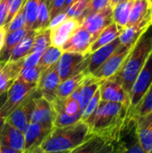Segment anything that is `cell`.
<instances>
[{
  "mask_svg": "<svg viewBox=\"0 0 152 153\" xmlns=\"http://www.w3.org/2000/svg\"><path fill=\"white\" fill-rule=\"evenodd\" d=\"M123 29L118 27L115 22H111L108 26H107L96 38V39L91 43L88 54H91L92 52L96 51L97 49L100 48L101 47H104L116 39L119 38Z\"/></svg>",
  "mask_w": 152,
  "mask_h": 153,
  "instance_id": "7402d4cb",
  "label": "cell"
},
{
  "mask_svg": "<svg viewBox=\"0 0 152 153\" xmlns=\"http://www.w3.org/2000/svg\"><path fill=\"white\" fill-rule=\"evenodd\" d=\"M41 55L42 54L38 52H32L27 55L24 58H22V68H30L38 65Z\"/></svg>",
  "mask_w": 152,
  "mask_h": 153,
  "instance_id": "60d3db41",
  "label": "cell"
},
{
  "mask_svg": "<svg viewBox=\"0 0 152 153\" xmlns=\"http://www.w3.org/2000/svg\"><path fill=\"white\" fill-rule=\"evenodd\" d=\"M102 81H99L94 78L91 74H88L83 82L79 86V95H78V101L81 106L82 112L95 94V92L99 90L100 83Z\"/></svg>",
  "mask_w": 152,
  "mask_h": 153,
  "instance_id": "603a6c76",
  "label": "cell"
},
{
  "mask_svg": "<svg viewBox=\"0 0 152 153\" xmlns=\"http://www.w3.org/2000/svg\"><path fill=\"white\" fill-rule=\"evenodd\" d=\"M112 13L113 8L111 6H108L101 11L89 13L81 20V26L90 32L93 41L99 33L113 22Z\"/></svg>",
  "mask_w": 152,
  "mask_h": 153,
  "instance_id": "9c48e42d",
  "label": "cell"
},
{
  "mask_svg": "<svg viewBox=\"0 0 152 153\" xmlns=\"http://www.w3.org/2000/svg\"><path fill=\"white\" fill-rule=\"evenodd\" d=\"M37 91V84H30L17 78L6 91V99L1 113L6 118L16 108L27 100Z\"/></svg>",
  "mask_w": 152,
  "mask_h": 153,
  "instance_id": "5b68a950",
  "label": "cell"
},
{
  "mask_svg": "<svg viewBox=\"0 0 152 153\" xmlns=\"http://www.w3.org/2000/svg\"><path fill=\"white\" fill-rule=\"evenodd\" d=\"M90 136L89 126L81 120L68 126L53 128L39 148L45 152H67L80 146Z\"/></svg>",
  "mask_w": 152,
  "mask_h": 153,
  "instance_id": "3957f363",
  "label": "cell"
},
{
  "mask_svg": "<svg viewBox=\"0 0 152 153\" xmlns=\"http://www.w3.org/2000/svg\"><path fill=\"white\" fill-rule=\"evenodd\" d=\"M150 13H151V22H152V2L151 3V7H150Z\"/></svg>",
  "mask_w": 152,
  "mask_h": 153,
  "instance_id": "816d5d0a",
  "label": "cell"
},
{
  "mask_svg": "<svg viewBox=\"0 0 152 153\" xmlns=\"http://www.w3.org/2000/svg\"><path fill=\"white\" fill-rule=\"evenodd\" d=\"M110 1V6L112 7V8H114L118 3H120V2H122V1H124V0H109Z\"/></svg>",
  "mask_w": 152,
  "mask_h": 153,
  "instance_id": "681fc988",
  "label": "cell"
},
{
  "mask_svg": "<svg viewBox=\"0 0 152 153\" xmlns=\"http://www.w3.org/2000/svg\"><path fill=\"white\" fill-rule=\"evenodd\" d=\"M141 146L145 153H152V111L133 120Z\"/></svg>",
  "mask_w": 152,
  "mask_h": 153,
  "instance_id": "2e32d148",
  "label": "cell"
},
{
  "mask_svg": "<svg viewBox=\"0 0 152 153\" xmlns=\"http://www.w3.org/2000/svg\"><path fill=\"white\" fill-rule=\"evenodd\" d=\"M99 89L101 101L121 103L128 109L129 95L117 81L113 78L104 80L100 83Z\"/></svg>",
  "mask_w": 152,
  "mask_h": 153,
  "instance_id": "8fae6325",
  "label": "cell"
},
{
  "mask_svg": "<svg viewBox=\"0 0 152 153\" xmlns=\"http://www.w3.org/2000/svg\"><path fill=\"white\" fill-rule=\"evenodd\" d=\"M87 74L85 72L80 73L64 82H62L56 92V99L64 100H65L67 97H69L85 80V78L87 77Z\"/></svg>",
  "mask_w": 152,
  "mask_h": 153,
  "instance_id": "484cf974",
  "label": "cell"
},
{
  "mask_svg": "<svg viewBox=\"0 0 152 153\" xmlns=\"http://www.w3.org/2000/svg\"><path fill=\"white\" fill-rule=\"evenodd\" d=\"M67 18H68V16H67V13H66V12L65 10L62 11V12H60L52 20H50V22L48 23V26H47V29L51 30V29L56 27L57 25H59L60 23H62Z\"/></svg>",
  "mask_w": 152,
  "mask_h": 153,
  "instance_id": "7bdbcfd3",
  "label": "cell"
},
{
  "mask_svg": "<svg viewBox=\"0 0 152 153\" xmlns=\"http://www.w3.org/2000/svg\"><path fill=\"white\" fill-rule=\"evenodd\" d=\"M151 23V13H150L149 15H147L143 20L137 22L136 24L125 27L122 30L118 38L120 44L125 47H133V45L135 43L138 38L142 35V33Z\"/></svg>",
  "mask_w": 152,
  "mask_h": 153,
  "instance_id": "44dd1931",
  "label": "cell"
},
{
  "mask_svg": "<svg viewBox=\"0 0 152 153\" xmlns=\"http://www.w3.org/2000/svg\"><path fill=\"white\" fill-rule=\"evenodd\" d=\"M67 152H43L39 146V147H36V148H32V149H30V150H26L24 151L22 153H67Z\"/></svg>",
  "mask_w": 152,
  "mask_h": 153,
  "instance_id": "c3c4849f",
  "label": "cell"
},
{
  "mask_svg": "<svg viewBox=\"0 0 152 153\" xmlns=\"http://www.w3.org/2000/svg\"><path fill=\"white\" fill-rule=\"evenodd\" d=\"M131 48L132 47L120 45L116 50L91 75L99 81H104L113 77L124 65L127 56L131 51Z\"/></svg>",
  "mask_w": 152,
  "mask_h": 153,
  "instance_id": "52a82bcc",
  "label": "cell"
},
{
  "mask_svg": "<svg viewBox=\"0 0 152 153\" xmlns=\"http://www.w3.org/2000/svg\"><path fill=\"white\" fill-rule=\"evenodd\" d=\"M26 2L27 0H8V11L4 27L13 20V18L17 14V13L26 4Z\"/></svg>",
  "mask_w": 152,
  "mask_h": 153,
  "instance_id": "f35d334b",
  "label": "cell"
},
{
  "mask_svg": "<svg viewBox=\"0 0 152 153\" xmlns=\"http://www.w3.org/2000/svg\"><path fill=\"white\" fill-rule=\"evenodd\" d=\"M150 2H151H151H152V0H150Z\"/></svg>",
  "mask_w": 152,
  "mask_h": 153,
  "instance_id": "db71d44e",
  "label": "cell"
},
{
  "mask_svg": "<svg viewBox=\"0 0 152 153\" xmlns=\"http://www.w3.org/2000/svg\"><path fill=\"white\" fill-rule=\"evenodd\" d=\"M22 69V59L16 62H0V94L6 92Z\"/></svg>",
  "mask_w": 152,
  "mask_h": 153,
  "instance_id": "d6986e66",
  "label": "cell"
},
{
  "mask_svg": "<svg viewBox=\"0 0 152 153\" xmlns=\"http://www.w3.org/2000/svg\"><path fill=\"white\" fill-rule=\"evenodd\" d=\"M8 11V0H0V27L5 25Z\"/></svg>",
  "mask_w": 152,
  "mask_h": 153,
  "instance_id": "ee69618b",
  "label": "cell"
},
{
  "mask_svg": "<svg viewBox=\"0 0 152 153\" xmlns=\"http://www.w3.org/2000/svg\"><path fill=\"white\" fill-rule=\"evenodd\" d=\"M55 111L52 104L39 93L34 98L30 123H38L47 128H54Z\"/></svg>",
  "mask_w": 152,
  "mask_h": 153,
  "instance_id": "30bf717a",
  "label": "cell"
},
{
  "mask_svg": "<svg viewBox=\"0 0 152 153\" xmlns=\"http://www.w3.org/2000/svg\"><path fill=\"white\" fill-rule=\"evenodd\" d=\"M5 35H6V30L4 26H1L0 27V52L3 48L4 43V39H5Z\"/></svg>",
  "mask_w": 152,
  "mask_h": 153,
  "instance_id": "bcb514c9",
  "label": "cell"
},
{
  "mask_svg": "<svg viewBox=\"0 0 152 153\" xmlns=\"http://www.w3.org/2000/svg\"><path fill=\"white\" fill-rule=\"evenodd\" d=\"M24 5L20 9L17 14L13 18V20L5 26L6 33H10V32L18 30L20 29L25 28L26 18H25V13H24Z\"/></svg>",
  "mask_w": 152,
  "mask_h": 153,
  "instance_id": "d590c367",
  "label": "cell"
},
{
  "mask_svg": "<svg viewBox=\"0 0 152 153\" xmlns=\"http://www.w3.org/2000/svg\"><path fill=\"white\" fill-rule=\"evenodd\" d=\"M49 21H50L49 20V10H48V6L46 4V0H40L38 17H37L36 22H35L32 30L37 31V30L47 29Z\"/></svg>",
  "mask_w": 152,
  "mask_h": 153,
  "instance_id": "d6a6232c",
  "label": "cell"
},
{
  "mask_svg": "<svg viewBox=\"0 0 152 153\" xmlns=\"http://www.w3.org/2000/svg\"><path fill=\"white\" fill-rule=\"evenodd\" d=\"M126 112L127 108L121 103L100 100L93 115L85 123L91 135L118 143L126 126Z\"/></svg>",
  "mask_w": 152,
  "mask_h": 153,
  "instance_id": "6da1fadb",
  "label": "cell"
},
{
  "mask_svg": "<svg viewBox=\"0 0 152 153\" xmlns=\"http://www.w3.org/2000/svg\"><path fill=\"white\" fill-rule=\"evenodd\" d=\"M63 107L65 112L69 116H75L79 113H82L81 106L78 100L71 95L63 100Z\"/></svg>",
  "mask_w": 152,
  "mask_h": 153,
  "instance_id": "74e56055",
  "label": "cell"
},
{
  "mask_svg": "<svg viewBox=\"0 0 152 153\" xmlns=\"http://www.w3.org/2000/svg\"><path fill=\"white\" fill-rule=\"evenodd\" d=\"M125 147L124 142L113 143L97 135H91L80 146L67 153H118Z\"/></svg>",
  "mask_w": 152,
  "mask_h": 153,
  "instance_id": "ba28073f",
  "label": "cell"
},
{
  "mask_svg": "<svg viewBox=\"0 0 152 153\" xmlns=\"http://www.w3.org/2000/svg\"><path fill=\"white\" fill-rule=\"evenodd\" d=\"M93 39L90 32L81 26L66 40V42L62 46L61 49L63 52L79 53L86 55L88 54Z\"/></svg>",
  "mask_w": 152,
  "mask_h": 153,
  "instance_id": "5bb4252c",
  "label": "cell"
},
{
  "mask_svg": "<svg viewBox=\"0 0 152 153\" xmlns=\"http://www.w3.org/2000/svg\"><path fill=\"white\" fill-rule=\"evenodd\" d=\"M89 55L63 52L60 59L56 63V70L61 82L80 73L85 72L88 66Z\"/></svg>",
  "mask_w": 152,
  "mask_h": 153,
  "instance_id": "8992f818",
  "label": "cell"
},
{
  "mask_svg": "<svg viewBox=\"0 0 152 153\" xmlns=\"http://www.w3.org/2000/svg\"><path fill=\"white\" fill-rule=\"evenodd\" d=\"M133 0H124L118 3L114 8L112 13L113 22H115L121 29H125L129 21L131 9Z\"/></svg>",
  "mask_w": 152,
  "mask_h": 153,
  "instance_id": "83f0119b",
  "label": "cell"
},
{
  "mask_svg": "<svg viewBox=\"0 0 152 153\" xmlns=\"http://www.w3.org/2000/svg\"><path fill=\"white\" fill-rule=\"evenodd\" d=\"M51 104L55 111L54 128L68 126L76 124L82 120V113H79L75 116H69L65 112L63 107V100L56 99L53 102H51Z\"/></svg>",
  "mask_w": 152,
  "mask_h": 153,
  "instance_id": "cb8c5ba5",
  "label": "cell"
},
{
  "mask_svg": "<svg viewBox=\"0 0 152 153\" xmlns=\"http://www.w3.org/2000/svg\"><path fill=\"white\" fill-rule=\"evenodd\" d=\"M81 27V21L77 18L68 17L62 23L50 30V44L61 48L73 33Z\"/></svg>",
  "mask_w": 152,
  "mask_h": 153,
  "instance_id": "9a60e30c",
  "label": "cell"
},
{
  "mask_svg": "<svg viewBox=\"0 0 152 153\" xmlns=\"http://www.w3.org/2000/svg\"><path fill=\"white\" fill-rule=\"evenodd\" d=\"M0 143L10 147L18 152H24V134L17 128L4 122L3 128L0 131Z\"/></svg>",
  "mask_w": 152,
  "mask_h": 153,
  "instance_id": "e0dca14e",
  "label": "cell"
},
{
  "mask_svg": "<svg viewBox=\"0 0 152 153\" xmlns=\"http://www.w3.org/2000/svg\"><path fill=\"white\" fill-rule=\"evenodd\" d=\"M35 36V30H28L26 35L20 40V42L13 49L11 56L8 59V62H16L24 58L27 55L30 53V50L33 46Z\"/></svg>",
  "mask_w": 152,
  "mask_h": 153,
  "instance_id": "d4e9b609",
  "label": "cell"
},
{
  "mask_svg": "<svg viewBox=\"0 0 152 153\" xmlns=\"http://www.w3.org/2000/svg\"><path fill=\"white\" fill-rule=\"evenodd\" d=\"M51 131L52 129L47 128L38 123H30L23 132L25 140L24 151L40 146Z\"/></svg>",
  "mask_w": 152,
  "mask_h": 153,
  "instance_id": "ffe728a7",
  "label": "cell"
},
{
  "mask_svg": "<svg viewBox=\"0 0 152 153\" xmlns=\"http://www.w3.org/2000/svg\"><path fill=\"white\" fill-rule=\"evenodd\" d=\"M0 153H22V152H18V151H15L10 147H7L4 144H1L0 143Z\"/></svg>",
  "mask_w": 152,
  "mask_h": 153,
  "instance_id": "7dc6e473",
  "label": "cell"
},
{
  "mask_svg": "<svg viewBox=\"0 0 152 153\" xmlns=\"http://www.w3.org/2000/svg\"><path fill=\"white\" fill-rule=\"evenodd\" d=\"M39 93L37 90L36 92L30 96L27 100L22 103L18 108H16L6 118L5 122L9 123L13 127L18 130L24 132L28 125L30 123V117L34 105V98Z\"/></svg>",
  "mask_w": 152,
  "mask_h": 153,
  "instance_id": "4fadbf2b",
  "label": "cell"
},
{
  "mask_svg": "<svg viewBox=\"0 0 152 153\" xmlns=\"http://www.w3.org/2000/svg\"><path fill=\"white\" fill-rule=\"evenodd\" d=\"M119 39H116L113 42L101 47L100 48L97 49L96 51L92 52L89 55V61L88 66L85 70L87 74H92L120 46Z\"/></svg>",
  "mask_w": 152,
  "mask_h": 153,
  "instance_id": "ac0fdd59",
  "label": "cell"
},
{
  "mask_svg": "<svg viewBox=\"0 0 152 153\" xmlns=\"http://www.w3.org/2000/svg\"><path fill=\"white\" fill-rule=\"evenodd\" d=\"M51 2H52V0H46V4H47V5L48 6V10H49V6H50Z\"/></svg>",
  "mask_w": 152,
  "mask_h": 153,
  "instance_id": "f907efd6",
  "label": "cell"
},
{
  "mask_svg": "<svg viewBox=\"0 0 152 153\" xmlns=\"http://www.w3.org/2000/svg\"><path fill=\"white\" fill-rule=\"evenodd\" d=\"M124 144H125V143H124ZM125 147H124V149H123V150H122V151H121L120 152H118V153H122V152H124V150H125Z\"/></svg>",
  "mask_w": 152,
  "mask_h": 153,
  "instance_id": "f5cc1de1",
  "label": "cell"
},
{
  "mask_svg": "<svg viewBox=\"0 0 152 153\" xmlns=\"http://www.w3.org/2000/svg\"><path fill=\"white\" fill-rule=\"evenodd\" d=\"M152 111V85L151 88L148 90V91L146 92L145 96L143 97V99L142 100L141 103L139 104V107L132 119L135 120L138 117H143L145 115H147L148 113Z\"/></svg>",
  "mask_w": 152,
  "mask_h": 153,
  "instance_id": "e575fe53",
  "label": "cell"
},
{
  "mask_svg": "<svg viewBox=\"0 0 152 153\" xmlns=\"http://www.w3.org/2000/svg\"><path fill=\"white\" fill-rule=\"evenodd\" d=\"M150 0H133L127 26L136 24L150 14ZM126 26V27H127Z\"/></svg>",
  "mask_w": 152,
  "mask_h": 153,
  "instance_id": "f1b7e54d",
  "label": "cell"
},
{
  "mask_svg": "<svg viewBox=\"0 0 152 153\" xmlns=\"http://www.w3.org/2000/svg\"><path fill=\"white\" fill-rule=\"evenodd\" d=\"M42 72L43 70L39 65L30 67V68H22L18 78L27 83L38 85V82L39 81Z\"/></svg>",
  "mask_w": 152,
  "mask_h": 153,
  "instance_id": "836d02e7",
  "label": "cell"
},
{
  "mask_svg": "<svg viewBox=\"0 0 152 153\" xmlns=\"http://www.w3.org/2000/svg\"><path fill=\"white\" fill-rule=\"evenodd\" d=\"M39 3L40 0H27L24 5V13L26 18L25 29L27 30H32L36 22L39 9Z\"/></svg>",
  "mask_w": 152,
  "mask_h": 153,
  "instance_id": "1f68e13d",
  "label": "cell"
},
{
  "mask_svg": "<svg viewBox=\"0 0 152 153\" xmlns=\"http://www.w3.org/2000/svg\"><path fill=\"white\" fill-rule=\"evenodd\" d=\"M108 6H110V1L109 0H90L84 16L89 14V13H92L101 11V10L107 8Z\"/></svg>",
  "mask_w": 152,
  "mask_h": 153,
  "instance_id": "ab89813d",
  "label": "cell"
},
{
  "mask_svg": "<svg viewBox=\"0 0 152 153\" xmlns=\"http://www.w3.org/2000/svg\"><path fill=\"white\" fill-rule=\"evenodd\" d=\"M49 46H51L50 30L45 29V30H37V31L35 30L34 41H33V46L30 50V53L38 52V53L43 54Z\"/></svg>",
  "mask_w": 152,
  "mask_h": 153,
  "instance_id": "4dcf8cb0",
  "label": "cell"
},
{
  "mask_svg": "<svg viewBox=\"0 0 152 153\" xmlns=\"http://www.w3.org/2000/svg\"><path fill=\"white\" fill-rule=\"evenodd\" d=\"M152 85V52L134 81L129 94V107L126 112V126L132 121L139 104Z\"/></svg>",
  "mask_w": 152,
  "mask_h": 153,
  "instance_id": "277c9868",
  "label": "cell"
},
{
  "mask_svg": "<svg viewBox=\"0 0 152 153\" xmlns=\"http://www.w3.org/2000/svg\"><path fill=\"white\" fill-rule=\"evenodd\" d=\"M62 54H63V51L61 48H56L53 46H49L45 50V52L41 55V57L39 59L38 65L43 71H45L46 69L51 67L52 65H56V63L60 59Z\"/></svg>",
  "mask_w": 152,
  "mask_h": 153,
  "instance_id": "f546056e",
  "label": "cell"
},
{
  "mask_svg": "<svg viewBox=\"0 0 152 153\" xmlns=\"http://www.w3.org/2000/svg\"><path fill=\"white\" fill-rule=\"evenodd\" d=\"M152 52V23L135 41L120 70L113 79L117 81L130 94L133 84Z\"/></svg>",
  "mask_w": 152,
  "mask_h": 153,
  "instance_id": "7a4b0ae2",
  "label": "cell"
},
{
  "mask_svg": "<svg viewBox=\"0 0 152 153\" xmlns=\"http://www.w3.org/2000/svg\"><path fill=\"white\" fill-rule=\"evenodd\" d=\"M27 31L28 30L25 28H22L18 30L6 33L4 46L0 52V62H8V59L11 56L13 49L20 42V40L26 35Z\"/></svg>",
  "mask_w": 152,
  "mask_h": 153,
  "instance_id": "4316f807",
  "label": "cell"
},
{
  "mask_svg": "<svg viewBox=\"0 0 152 153\" xmlns=\"http://www.w3.org/2000/svg\"><path fill=\"white\" fill-rule=\"evenodd\" d=\"M65 3V0H52L49 6V20H52L57 13L64 10Z\"/></svg>",
  "mask_w": 152,
  "mask_h": 153,
  "instance_id": "b9f144b4",
  "label": "cell"
},
{
  "mask_svg": "<svg viewBox=\"0 0 152 153\" xmlns=\"http://www.w3.org/2000/svg\"><path fill=\"white\" fill-rule=\"evenodd\" d=\"M60 83L61 80L56 70V65H55L42 72L37 90L42 97L51 103L56 99V92Z\"/></svg>",
  "mask_w": 152,
  "mask_h": 153,
  "instance_id": "7c38bea8",
  "label": "cell"
},
{
  "mask_svg": "<svg viewBox=\"0 0 152 153\" xmlns=\"http://www.w3.org/2000/svg\"><path fill=\"white\" fill-rule=\"evenodd\" d=\"M100 100H100V92H99V89L95 92V94L92 96V98L90 99V100L89 101V103L87 104V106L85 107L83 111L82 112V121H83V122L87 121L93 115V113L99 107Z\"/></svg>",
  "mask_w": 152,
  "mask_h": 153,
  "instance_id": "8d00e7d4",
  "label": "cell"
},
{
  "mask_svg": "<svg viewBox=\"0 0 152 153\" xmlns=\"http://www.w3.org/2000/svg\"><path fill=\"white\" fill-rule=\"evenodd\" d=\"M5 99H6V92H4V93L0 94V131L3 128V126H4V122H5V118L3 117V115L1 113V108H2V107H3V105H4V101H5Z\"/></svg>",
  "mask_w": 152,
  "mask_h": 153,
  "instance_id": "f6af8a7d",
  "label": "cell"
}]
</instances>
